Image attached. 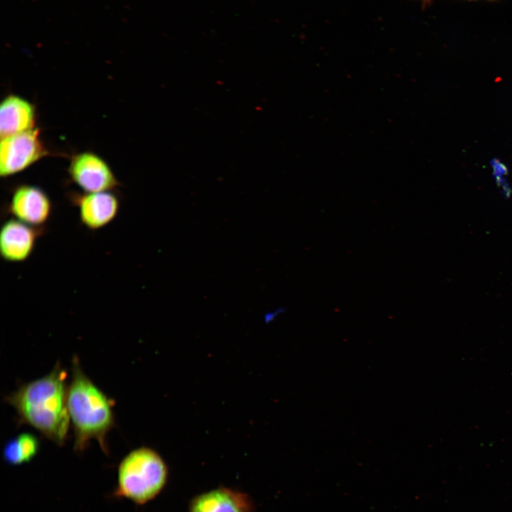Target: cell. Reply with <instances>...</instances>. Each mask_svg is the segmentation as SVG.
<instances>
[{"mask_svg":"<svg viewBox=\"0 0 512 512\" xmlns=\"http://www.w3.org/2000/svg\"><path fill=\"white\" fill-rule=\"evenodd\" d=\"M66 380L67 373L58 362L48 374L22 384L5 399L19 422L58 446L65 443L70 423Z\"/></svg>","mask_w":512,"mask_h":512,"instance_id":"obj_1","label":"cell"},{"mask_svg":"<svg viewBox=\"0 0 512 512\" xmlns=\"http://www.w3.org/2000/svg\"><path fill=\"white\" fill-rule=\"evenodd\" d=\"M113 401L84 373L79 358L72 360L68 407L74 431V449L82 452L91 440L108 454L107 434L115 426Z\"/></svg>","mask_w":512,"mask_h":512,"instance_id":"obj_2","label":"cell"},{"mask_svg":"<svg viewBox=\"0 0 512 512\" xmlns=\"http://www.w3.org/2000/svg\"><path fill=\"white\" fill-rule=\"evenodd\" d=\"M168 477L167 465L156 451L146 447L134 449L119 464L114 496L144 504L162 491Z\"/></svg>","mask_w":512,"mask_h":512,"instance_id":"obj_3","label":"cell"},{"mask_svg":"<svg viewBox=\"0 0 512 512\" xmlns=\"http://www.w3.org/2000/svg\"><path fill=\"white\" fill-rule=\"evenodd\" d=\"M0 175L8 177L23 171L46 154L38 129L1 138Z\"/></svg>","mask_w":512,"mask_h":512,"instance_id":"obj_4","label":"cell"},{"mask_svg":"<svg viewBox=\"0 0 512 512\" xmlns=\"http://www.w3.org/2000/svg\"><path fill=\"white\" fill-rule=\"evenodd\" d=\"M6 213L28 225L44 228L53 213V203L41 188L23 184L16 187L6 207Z\"/></svg>","mask_w":512,"mask_h":512,"instance_id":"obj_5","label":"cell"},{"mask_svg":"<svg viewBox=\"0 0 512 512\" xmlns=\"http://www.w3.org/2000/svg\"><path fill=\"white\" fill-rule=\"evenodd\" d=\"M68 173L84 193L111 191L119 186L110 167L92 152L78 154L71 159Z\"/></svg>","mask_w":512,"mask_h":512,"instance_id":"obj_6","label":"cell"},{"mask_svg":"<svg viewBox=\"0 0 512 512\" xmlns=\"http://www.w3.org/2000/svg\"><path fill=\"white\" fill-rule=\"evenodd\" d=\"M45 228L34 227L15 218L4 221L0 230V255L7 262L26 261L33 254Z\"/></svg>","mask_w":512,"mask_h":512,"instance_id":"obj_7","label":"cell"},{"mask_svg":"<svg viewBox=\"0 0 512 512\" xmlns=\"http://www.w3.org/2000/svg\"><path fill=\"white\" fill-rule=\"evenodd\" d=\"M70 199L78 209L81 224L92 231L108 225L119 212V198L111 191L73 194Z\"/></svg>","mask_w":512,"mask_h":512,"instance_id":"obj_8","label":"cell"},{"mask_svg":"<svg viewBox=\"0 0 512 512\" xmlns=\"http://www.w3.org/2000/svg\"><path fill=\"white\" fill-rule=\"evenodd\" d=\"M188 512H255V506L247 494L220 486L194 496Z\"/></svg>","mask_w":512,"mask_h":512,"instance_id":"obj_9","label":"cell"},{"mask_svg":"<svg viewBox=\"0 0 512 512\" xmlns=\"http://www.w3.org/2000/svg\"><path fill=\"white\" fill-rule=\"evenodd\" d=\"M33 105L18 95L6 96L0 105L1 138L33 129L35 124Z\"/></svg>","mask_w":512,"mask_h":512,"instance_id":"obj_10","label":"cell"},{"mask_svg":"<svg viewBox=\"0 0 512 512\" xmlns=\"http://www.w3.org/2000/svg\"><path fill=\"white\" fill-rule=\"evenodd\" d=\"M40 442L33 434L23 432L6 442L3 458L10 465H19L31 461L38 454Z\"/></svg>","mask_w":512,"mask_h":512,"instance_id":"obj_11","label":"cell"},{"mask_svg":"<svg viewBox=\"0 0 512 512\" xmlns=\"http://www.w3.org/2000/svg\"><path fill=\"white\" fill-rule=\"evenodd\" d=\"M420 1H421L423 2L424 4H428L431 0H420ZM470 1H472V0H470Z\"/></svg>","mask_w":512,"mask_h":512,"instance_id":"obj_12","label":"cell"},{"mask_svg":"<svg viewBox=\"0 0 512 512\" xmlns=\"http://www.w3.org/2000/svg\"><path fill=\"white\" fill-rule=\"evenodd\" d=\"M490 1H492V0H490Z\"/></svg>","mask_w":512,"mask_h":512,"instance_id":"obj_13","label":"cell"}]
</instances>
